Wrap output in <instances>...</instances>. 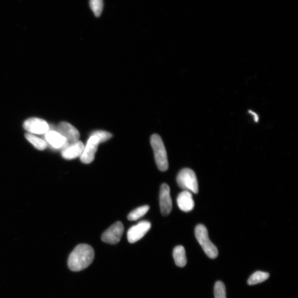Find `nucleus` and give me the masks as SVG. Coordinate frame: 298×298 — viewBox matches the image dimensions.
Returning a JSON list of instances; mask_svg holds the SVG:
<instances>
[{"label": "nucleus", "instance_id": "1", "mask_svg": "<svg viewBox=\"0 0 298 298\" xmlns=\"http://www.w3.org/2000/svg\"><path fill=\"white\" fill-rule=\"evenodd\" d=\"M94 258V248L90 245L80 244L74 248L68 257V266L72 271H82L89 266Z\"/></svg>", "mask_w": 298, "mask_h": 298}, {"label": "nucleus", "instance_id": "2", "mask_svg": "<svg viewBox=\"0 0 298 298\" xmlns=\"http://www.w3.org/2000/svg\"><path fill=\"white\" fill-rule=\"evenodd\" d=\"M150 144L154 151L157 166L160 171L167 170L168 163L167 152L162 138L158 134H153L150 138Z\"/></svg>", "mask_w": 298, "mask_h": 298}, {"label": "nucleus", "instance_id": "3", "mask_svg": "<svg viewBox=\"0 0 298 298\" xmlns=\"http://www.w3.org/2000/svg\"><path fill=\"white\" fill-rule=\"evenodd\" d=\"M195 235L205 254L212 259H215L218 256V251L209 239L207 228L202 224L197 225L195 229Z\"/></svg>", "mask_w": 298, "mask_h": 298}, {"label": "nucleus", "instance_id": "4", "mask_svg": "<svg viewBox=\"0 0 298 298\" xmlns=\"http://www.w3.org/2000/svg\"><path fill=\"white\" fill-rule=\"evenodd\" d=\"M179 186L186 191L194 193L199 192L198 181L195 172L190 168H184L177 177Z\"/></svg>", "mask_w": 298, "mask_h": 298}, {"label": "nucleus", "instance_id": "5", "mask_svg": "<svg viewBox=\"0 0 298 298\" xmlns=\"http://www.w3.org/2000/svg\"><path fill=\"white\" fill-rule=\"evenodd\" d=\"M123 232L124 226L122 223L117 221L102 233L101 239L104 243L116 244L121 239Z\"/></svg>", "mask_w": 298, "mask_h": 298}, {"label": "nucleus", "instance_id": "6", "mask_svg": "<svg viewBox=\"0 0 298 298\" xmlns=\"http://www.w3.org/2000/svg\"><path fill=\"white\" fill-rule=\"evenodd\" d=\"M151 224L148 221H142L131 227L127 233L129 242L135 243L143 238L151 228Z\"/></svg>", "mask_w": 298, "mask_h": 298}, {"label": "nucleus", "instance_id": "7", "mask_svg": "<svg viewBox=\"0 0 298 298\" xmlns=\"http://www.w3.org/2000/svg\"><path fill=\"white\" fill-rule=\"evenodd\" d=\"M99 144L98 138L95 135H91L86 146H84L82 155L80 156V160L83 163L88 164L93 162Z\"/></svg>", "mask_w": 298, "mask_h": 298}, {"label": "nucleus", "instance_id": "8", "mask_svg": "<svg viewBox=\"0 0 298 298\" xmlns=\"http://www.w3.org/2000/svg\"><path fill=\"white\" fill-rule=\"evenodd\" d=\"M25 130L32 134H46L50 130V126L45 120L37 118H32L26 120L23 124Z\"/></svg>", "mask_w": 298, "mask_h": 298}, {"label": "nucleus", "instance_id": "9", "mask_svg": "<svg viewBox=\"0 0 298 298\" xmlns=\"http://www.w3.org/2000/svg\"><path fill=\"white\" fill-rule=\"evenodd\" d=\"M160 207L164 216L170 215L172 209V202L170 196V188L166 183H164L160 188Z\"/></svg>", "mask_w": 298, "mask_h": 298}, {"label": "nucleus", "instance_id": "10", "mask_svg": "<svg viewBox=\"0 0 298 298\" xmlns=\"http://www.w3.org/2000/svg\"><path fill=\"white\" fill-rule=\"evenodd\" d=\"M56 131L66 139L68 144L78 142L80 138V132L77 129L66 122L60 123Z\"/></svg>", "mask_w": 298, "mask_h": 298}, {"label": "nucleus", "instance_id": "11", "mask_svg": "<svg viewBox=\"0 0 298 298\" xmlns=\"http://www.w3.org/2000/svg\"><path fill=\"white\" fill-rule=\"evenodd\" d=\"M84 148V144L80 140L68 144V146L62 150V156L63 158L66 160H72L77 158L82 155Z\"/></svg>", "mask_w": 298, "mask_h": 298}, {"label": "nucleus", "instance_id": "12", "mask_svg": "<svg viewBox=\"0 0 298 298\" xmlns=\"http://www.w3.org/2000/svg\"><path fill=\"white\" fill-rule=\"evenodd\" d=\"M48 143L55 149H63L68 146L66 139L56 131H49L45 135Z\"/></svg>", "mask_w": 298, "mask_h": 298}, {"label": "nucleus", "instance_id": "13", "mask_svg": "<svg viewBox=\"0 0 298 298\" xmlns=\"http://www.w3.org/2000/svg\"><path fill=\"white\" fill-rule=\"evenodd\" d=\"M177 203L181 211L188 212L195 207V202L191 192L184 191L180 193L177 199Z\"/></svg>", "mask_w": 298, "mask_h": 298}, {"label": "nucleus", "instance_id": "14", "mask_svg": "<svg viewBox=\"0 0 298 298\" xmlns=\"http://www.w3.org/2000/svg\"><path fill=\"white\" fill-rule=\"evenodd\" d=\"M173 256L177 266L183 267L187 264L186 251L182 246H177L173 251Z\"/></svg>", "mask_w": 298, "mask_h": 298}, {"label": "nucleus", "instance_id": "15", "mask_svg": "<svg viewBox=\"0 0 298 298\" xmlns=\"http://www.w3.org/2000/svg\"><path fill=\"white\" fill-rule=\"evenodd\" d=\"M269 277V274L267 272L257 271L249 278L248 284L249 285L259 284L267 280Z\"/></svg>", "mask_w": 298, "mask_h": 298}, {"label": "nucleus", "instance_id": "16", "mask_svg": "<svg viewBox=\"0 0 298 298\" xmlns=\"http://www.w3.org/2000/svg\"><path fill=\"white\" fill-rule=\"evenodd\" d=\"M25 136L28 142L33 145L38 150L42 151L46 149L47 144L46 141L30 133H26Z\"/></svg>", "mask_w": 298, "mask_h": 298}, {"label": "nucleus", "instance_id": "17", "mask_svg": "<svg viewBox=\"0 0 298 298\" xmlns=\"http://www.w3.org/2000/svg\"><path fill=\"white\" fill-rule=\"evenodd\" d=\"M149 205H144L134 209L128 215V219L131 221H135L143 217L149 210Z\"/></svg>", "mask_w": 298, "mask_h": 298}, {"label": "nucleus", "instance_id": "18", "mask_svg": "<svg viewBox=\"0 0 298 298\" xmlns=\"http://www.w3.org/2000/svg\"><path fill=\"white\" fill-rule=\"evenodd\" d=\"M91 9L96 17H99L103 9V0H90Z\"/></svg>", "mask_w": 298, "mask_h": 298}, {"label": "nucleus", "instance_id": "19", "mask_svg": "<svg viewBox=\"0 0 298 298\" xmlns=\"http://www.w3.org/2000/svg\"><path fill=\"white\" fill-rule=\"evenodd\" d=\"M215 298H227L226 288L221 281H217L215 286Z\"/></svg>", "mask_w": 298, "mask_h": 298}, {"label": "nucleus", "instance_id": "20", "mask_svg": "<svg viewBox=\"0 0 298 298\" xmlns=\"http://www.w3.org/2000/svg\"><path fill=\"white\" fill-rule=\"evenodd\" d=\"M91 135L96 136L98 138L99 143L106 142L113 136L111 132L104 131H94L92 132Z\"/></svg>", "mask_w": 298, "mask_h": 298}]
</instances>
